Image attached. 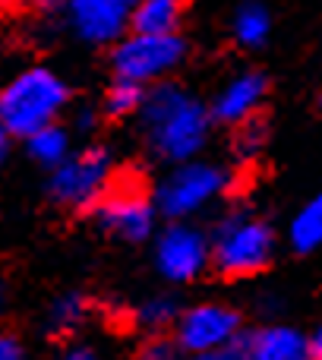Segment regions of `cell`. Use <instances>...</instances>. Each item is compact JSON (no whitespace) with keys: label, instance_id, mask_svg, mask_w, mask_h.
Instances as JSON below:
<instances>
[{"label":"cell","instance_id":"1","mask_svg":"<svg viewBox=\"0 0 322 360\" xmlns=\"http://www.w3.org/2000/svg\"><path fill=\"white\" fill-rule=\"evenodd\" d=\"M143 114L155 152L174 162L193 155L209 130L205 108L190 101L177 86H155L152 92H146Z\"/></svg>","mask_w":322,"mask_h":360},{"label":"cell","instance_id":"2","mask_svg":"<svg viewBox=\"0 0 322 360\" xmlns=\"http://www.w3.org/2000/svg\"><path fill=\"white\" fill-rule=\"evenodd\" d=\"M63 105H67V86L51 70H25L0 92V124L13 136L29 139L32 133L54 124Z\"/></svg>","mask_w":322,"mask_h":360},{"label":"cell","instance_id":"3","mask_svg":"<svg viewBox=\"0 0 322 360\" xmlns=\"http://www.w3.org/2000/svg\"><path fill=\"white\" fill-rule=\"evenodd\" d=\"M275 253V237L259 218H231L218 228L212 243V266L221 278H247L269 269Z\"/></svg>","mask_w":322,"mask_h":360},{"label":"cell","instance_id":"4","mask_svg":"<svg viewBox=\"0 0 322 360\" xmlns=\"http://www.w3.org/2000/svg\"><path fill=\"white\" fill-rule=\"evenodd\" d=\"M95 218L101 228L124 240H146L152 231V202H149V184L136 171H124L120 177H111L95 202Z\"/></svg>","mask_w":322,"mask_h":360},{"label":"cell","instance_id":"5","mask_svg":"<svg viewBox=\"0 0 322 360\" xmlns=\"http://www.w3.org/2000/svg\"><path fill=\"white\" fill-rule=\"evenodd\" d=\"M108 180H111V162L105 149H86L73 158H63L51 174V199L63 209L86 212L95 209Z\"/></svg>","mask_w":322,"mask_h":360},{"label":"cell","instance_id":"6","mask_svg":"<svg viewBox=\"0 0 322 360\" xmlns=\"http://www.w3.org/2000/svg\"><path fill=\"white\" fill-rule=\"evenodd\" d=\"M183 54H186V44L174 32H167V35L136 32L130 41H120L114 48L111 63H114V73L124 76V79L149 82L177 67L183 60Z\"/></svg>","mask_w":322,"mask_h":360},{"label":"cell","instance_id":"7","mask_svg":"<svg viewBox=\"0 0 322 360\" xmlns=\"http://www.w3.org/2000/svg\"><path fill=\"white\" fill-rule=\"evenodd\" d=\"M240 332V316L231 307L205 304L177 316V345L196 354H215Z\"/></svg>","mask_w":322,"mask_h":360},{"label":"cell","instance_id":"8","mask_svg":"<svg viewBox=\"0 0 322 360\" xmlns=\"http://www.w3.org/2000/svg\"><path fill=\"white\" fill-rule=\"evenodd\" d=\"M224 186L221 171H215L212 165H190L180 168L177 174L161 186V209L171 218H180L186 212L199 209L205 199H212Z\"/></svg>","mask_w":322,"mask_h":360},{"label":"cell","instance_id":"9","mask_svg":"<svg viewBox=\"0 0 322 360\" xmlns=\"http://www.w3.org/2000/svg\"><path fill=\"white\" fill-rule=\"evenodd\" d=\"M205 259H209V247L202 234L190 228H171L158 243V266L174 281L196 278L205 269Z\"/></svg>","mask_w":322,"mask_h":360},{"label":"cell","instance_id":"10","mask_svg":"<svg viewBox=\"0 0 322 360\" xmlns=\"http://www.w3.org/2000/svg\"><path fill=\"white\" fill-rule=\"evenodd\" d=\"M73 25L89 41H111L127 22V0H73Z\"/></svg>","mask_w":322,"mask_h":360},{"label":"cell","instance_id":"11","mask_svg":"<svg viewBox=\"0 0 322 360\" xmlns=\"http://www.w3.org/2000/svg\"><path fill=\"white\" fill-rule=\"evenodd\" d=\"M266 92H269V79L262 73L240 76V79L231 82V86L221 92V98L215 101V117L237 124L240 117L259 111V101H262V95Z\"/></svg>","mask_w":322,"mask_h":360},{"label":"cell","instance_id":"12","mask_svg":"<svg viewBox=\"0 0 322 360\" xmlns=\"http://www.w3.org/2000/svg\"><path fill=\"white\" fill-rule=\"evenodd\" d=\"M190 4L193 0H139L130 25L133 32H146V35H167L183 22Z\"/></svg>","mask_w":322,"mask_h":360},{"label":"cell","instance_id":"13","mask_svg":"<svg viewBox=\"0 0 322 360\" xmlns=\"http://www.w3.org/2000/svg\"><path fill=\"white\" fill-rule=\"evenodd\" d=\"M250 357H262V360L307 357V342L291 329H262L250 335Z\"/></svg>","mask_w":322,"mask_h":360},{"label":"cell","instance_id":"14","mask_svg":"<svg viewBox=\"0 0 322 360\" xmlns=\"http://www.w3.org/2000/svg\"><path fill=\"white\" fill-rule=\"evenodd\" d=\"M143 101H146L143 82L117 76V82H114V86L108 89V95H105V114H108L111 120L130 117L133 111H139V108H143Z\"/></svg>","mask_w":322,"mask_h":360},{"label":"cell","instance_id":"15","mask_svg":"<svg viewBox=\"0 0 322 360\" xmlns=\"http://www.w3.org/2000/svg\"><path fill=\"white\" fill-rule=\"evenodd\" d=\"M29 155L35 158L38 165H60L67 158V133L57 130L54 124H48L44 130L32 133L29 136Z\"/></svg>","mask_w":322,"mask_h":360},{"label":"cell","instance_id":"16","mask_svg":"<svg viewBox=\"0 0 322 360\" xmlns=\"http://www.w3.org/2000/svg\"><path fill=\"white\" fill-rule=\"evenodd\" d=\"M269 139V120L262 111H253L247 117L237 120V133H234V152L240 158H253L262 149V143Z\"/></svg>","mask_w":322,"mask_h":360},{"label":"cell","instance_id":"17","mask_svg":"<svg viewBox=\"0 0 322 360\" xmlns=\"http://www.w3.org/2000/svg\"><path fill=\"white\" fill-rule=\"evenodd\" d=\"M291 237H294V247H297L300 253H307V250H313L322 243V196L313 199V202L300 212V218L294 221Z\"/></svg>","mask_w":322,"mask_h":360},{"label":"cell","instance_id":"18","mask_svg":"<svg viewBox=\"0 0 322 360\" xmlns=\"http://www.w3.org/2000/svg\"><path fill=\"white\" fill-rule=\"evenodd\" d=\"M234 29H237V38H240L243 44H259L262 38H266V32H269V13L262 10L259 4L240 6Z\"/></svg>","mask_w":322,"mask_h":360},{"label":"cell","instance_id":"19","mask_svg":"<svg viewBox=\"0 0 322 360\" xmlns=\"http://www.w3.org/2000/svg\"><path fill=\"white\" fill-rule=\"evenodd\" d=\"M89 304L86 297H79V294H67V297H60L54 307H51V329L54 332H70L76 329V326L82 323V316H86Z\"/></svg>","mask_w":322,"mask_h":360},{"label":"cell","instance_id":"20","mask_svg":"<svg viewBox=\"0 0 322 360\" xmlns=\"http://www.w3.org/2000/svg\"><path fill=\"white\" fill-rule=\"evenodd\" d=\"M174 319H177V304L167 297L152 300V304L143 310V323L152 326V329H165V326H171Z\"/></svg>","mask_w":322,"mask_h":360},{"label":"cell","instance_id":"21","mask_svg":"<svg viewBox=\"0 0 322 360\" xmlns=\"http://www.w3.org/2000/svg\"><path fill=\"white\" fill-rule=\"evenodd\" d=\"M177 354V342H171V338H152L149 345H146L143 351H139V357H174Z\"/></svg>","mask_w":322,"mask_h":360},{"label":"cell","instance_id":"22","mask_svg":"<svg viewBox=\"0 0 322 360\" xmlns=\"http://www.w3.org/2000/svg\"><path fill=\"white\" fill-rule=\"evenodd\" d=\"M16 357H22V345H19V338L0 332V360H16Z\"/></svg>","mask_w":322,"mask_h":360},{"label":"cell","instance_id":"23","mask_svg":"<svg viewBox=\"0 0 322 360\" xmlns=\"http://www.w3.org/2000/svg\"><path fill=\"white\" fill-rule=\"evenodd\" d=\"M307 357H316V360H322V329L310 338V342H307Z\"/></svg>","mask_w":322,"mask_h":360},{"label":"cell","instance_id":"24","mask_svg":"<svg viewBox=\"0 0 322 360\" xmlns=\"http://www.w3.org/2000/svg\"><path fill=\"white\" fill-rule=\"evenodd\" d=\"M10 136H13V133L6 130L4 124H0V165H4V158H6V149H10Z\"/></svg>","mask_w":322,"mask_h":360},{"label":"cell","instance_id":"25","mask_svg":"<svg viewBox=\"0 0 322 360\" xmlns=\"http://www.w3.org/2000/svg\"><path fill=\"white\" fill-rule=\"evenodd\" d=\"M4 304H6V288H4V281H0V310H4Z\"/></svg>","mask_w":322,"mask_h":360},{"label":"cell","instance_id":"26","mask_svg":"<svg viewBox=\"0 0 322 360\" xmlns=\"http://www.w3.org/2000/svg\"><path fill=\"white\" fill-rule=\"evenodd\" d=\"M38 4H41V6H54L57 0H38Z\"/></svg>","mask_w":322,"mask_h":360},{"label":"cell","instance_id":"27","mask_svg":"<svg viewBox=\"0 0 322 360\" xmlns=\"http://www.w3.org/2000/svg\"><path fill=\"white\" fill-rule=\"evenodd\" d=\"M316 108H319V111H322V92H319V98H316Z\"/></svg>","mask_w":322,"mask_h":360},{"label":"cell","instance_id":"28","mask_svg":"<svg viewBox=\"0 0 322 360\" xmlns=\"http://www.w3.org/2000/svg\"><path fill=\"white\" fill-rule=\"evenodd\" d=\"M0 4H10V0H0Z\"/></svg>","mask_w":322,"mask_h":360}]
</instances>
